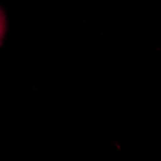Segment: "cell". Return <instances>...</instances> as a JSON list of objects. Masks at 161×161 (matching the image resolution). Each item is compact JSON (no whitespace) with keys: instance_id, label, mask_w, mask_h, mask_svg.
Masks as SVG:
<instances>
[{"instance_id":"6da1fadb","label":"cell","mask_w":161,"mask_h":161,"mask_svg":"<svg viewBox=\"0 0 161 161\" xmlns=\"http://www.w3.org/2000/svg\"><path fill=\"white\" fill-rule=\"evenodd\" d=\"M6 27H7L6 17H5V14H4V12L1 9H0V38H1V39H3V37L5 35Z\"/></svg>"},{"instance_id":"7a4b0ae2","label":"cell","mask_w":161,"mask_h":161,"mask_svg":"<svg viewBox=\"0 0 161 161\" xmlns=\"http://www.w3.org/2000/svg\"><path fill=\"white\" fill-rule=\"evenodd\" d=\"M1 45H2V39L0 38V46H1Z\"/></svg>"}]
</instances>
